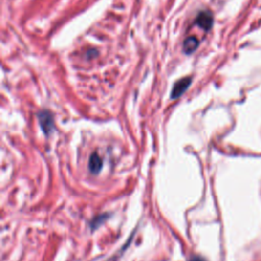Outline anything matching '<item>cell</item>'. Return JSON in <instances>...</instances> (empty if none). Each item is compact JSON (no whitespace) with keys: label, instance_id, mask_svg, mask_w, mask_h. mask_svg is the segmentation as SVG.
I'll return each instance as SVG.
<instances>
[{"label":"cell","instance_id":"6da1fadb","mask_svg":"<svg viewBox=\"0 0 261 261\" xmlns=\"http://www.w3.org/2000/svg\"><path fill=\"white\" fill-rule=\"evenodd\" d=\"M38 120L43 133L46 135L51 134L54 130V120L50 111L42 110L38 113Z\"/></svg>","mask_w":261,"mask_h":261},{"label":"cell","instance_id":"7a4b0ae2","mask_svg":"<svg viewBox=\"0 0 261 261\" xmlns=\"http://www.w3.org/2000/svg\"><path fill=\"white\" fill-rule=\"evenodd\" d=\"M191 83H192L191 77H185L179 81H176L173 87L171 98L176 99V98L181 97L182 95L187 91V89L190 87V85H191Z\"/></svg>","mask_w":261,"mask_h":261},{"label":"cell","instance_id":"3957f363","mask_svg":"<svg viewBox=\"0 0 261 261\" xmlns=\"http://www.w3.org/2000/svg\"><path fill=\"white\" fill-rule=\"evenodd\" d=\"M195 23L204 31H209L213 25V17L207 10L201 11L195 21Z\"/></svg>","mask_w":261,"mask_h":261},{"label":"cell","instance_id":"277c9868","mask_svg":"<svg viewBox=\"0 0 261 261\" xmlns=\"http://www.w3.org/2000/svg\"><path fill=\"white\" fill-rule=\"evenodd\" d=\"M103 161L98 153H93L89 159V170L93 174H97L101 172Z\"/></svg>","mask_w":261,"mask_h":261},{"label":"cell","instance_id":"5b68a950","mask_svg":"<svg viewBox=\"0 0 261 261\" xmlns=\"http://www.w3.org/2000/svg\"><path fill=\"white\" fill-rule=\"evenodd\" d=\"M199 46V41L195 36H190L188 37L183 44V49L184 52L187 54H191L194 51H196V49L198 48Z\"/></svg>","mask_w":261,"mask_h":261},{"label":"cell","instance_id":"8992f818","mask_svg":"<svg viewBox=\"0 0 261 261\" xmlns=\"http://www.w3.org/2000/svg\"><path fill=\"white\" fill-rule=\"evenodd\" d=\"M106 218H108V215H102V216H98L97 218H95L93 219V221L91 222V228H92V230H95L96 228H98L99 225H100Z\"/></svg>","mask_w":261,"mask_h":261},{"label":"cell","instance_id":"52a82bcc","mask_svg":"<svg viewBox=\"0 0 261 261\" xmlns=\"http://www.w3.org/2000/svg\"><path fill=\"white\" fill-rule=\"evenodd\" d=\"M190 261H206V260L200 256H193L191 259H190Z\"/></svg>","mask_w":261,"mask_h":261}]
</instances>
